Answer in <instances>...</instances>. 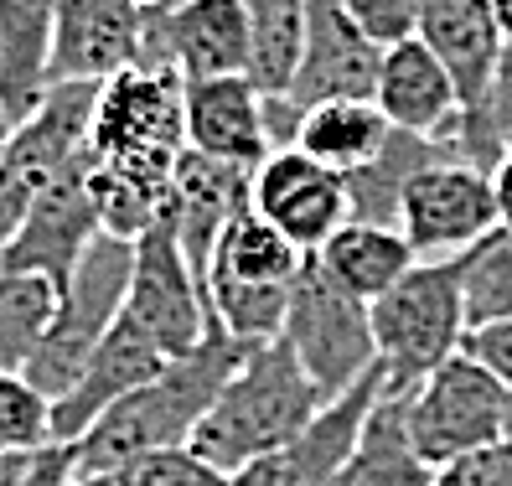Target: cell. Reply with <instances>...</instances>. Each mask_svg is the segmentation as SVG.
I'll list each match as a JSON object with an SVG mask.
<instances>
[{
	"label": "cell",
	"instance_id": "cell-1",
	"mask_svg": "<svg viewBox=\"0 0 512 486\" xmlns=\"http://www.w3.org/2000/svg\"><path fill=\"white\" fill-rule=\"evenodd\" d=\"M187 150V83L171 68H130L99 88L88 125V187L109 238L135 243L161 223L171 171Z\"/></svg>",
	"mask_w": 512,
	"mask_h": 486
},
{
	"label": "cell",
	"instance_id": "cell-2",
	"mask_svg": "<svg viewBox=\"0 0 512 486\" xmlns=\"http://www.w3.org/2000/svg\"><path fill=\"white\" fill-rule=\"evenodd\" d=\"M244 352L249 347L233 342L228 331L213 321L207 337L187 357H171L145 388L125 393L104 419L88 424V435H78L68 445L73 476L88 481V476H104L114 466H130V461H140V455L187 450L202 414L213 409V399L223 393V383L233 378L238 362H244Z\"/></svg>",
	"mask_w": 512,
	"mask_h": 486
},
{
	"label": "cell",
	"instance_id": "cell-3",
	"mask_svg": "<svg viewBox=\"0 0 512 486\" xmlns=\"http://www.w3.org/2000/svg\"><path fill=\"white\" fill-rule=\"evenodd\" d=\"M321 409H326L321 388L306 378L295 352L285 342H264V347L244 352V362H238L233 378L223 383L213 409L202 414L187 450L197 461L218 466L223 476H238L244 466H254L259 455L295 440Z\"/></svg>",
	"mask_w": 512,
	"mask_h": 486
},
{
	"label": "cell",
	"instance_id": "cell-4",
	"mask_svg": "<svg viewBox=\"0 0 512 486\" xmlns=\"http://www.w3.org/2000/svg\"><path fill=\"white\" fill-rule=\"evenodd\" d=\"M368 311L383 393L404 399L466 342V254L414 264Z\"/></svg>",
	"mask_w": 512,
	"mask_h": 486
},
{
	"label": "cell",
	"instance_id": "cell-5",
	"mask_svg": "<svg viewBox=\"0 0 512 486\" xmlns=\"http://www.w3.org/2000/svg\"><path fill=\"white\" fill-rule=\"evenodd\" d=\"M130 269H135V243H125V238L99 233V243L83 254V264H78L73 285L63 290V306H57L37 357L26 362V378H32L52 404L78 383L88 357H94L99 342L114 331L119 311H125Z\"/></svg>",
	"mask_w": 512,
	"mask_h": 486
},
{
	"label": "cell",
	"instance_id": "cell-6",
	"mask_svg": "<svg viewBox=\"0 0 512 486\" xmlns=\"http://www.w3.org/2000/svg\"><path fill=\"white\" fill-rule=\"evenodd\" d=\"M280 342L295 352L306 378L321 388V399H342L352 383H363L378 368V342H373V311L357 295H347L326 269L306 259L300 280L290 290V311Z\"/></svg>",
	"mask_w": 512,
	"mask_h": 486
},
{
	"label": "cell",
	"instance_id": "cell-7",
	"mask_svg": "<svg viewBox=\"0 0 512 486\" xmlns=\"http://www.w3.org/2000/svg\"><path fill=\"white\" fill-rule=\"evenodd\" d=\"M388 399H394V393H388ZM399 404H404L409 445L425 455V466H435V471L502 445L507 388L481 368L476 357H466V352L440 362V368L414 393H404Z\"/></svg>",
	"mask_w": 512,
	"mask_h": 486
},
{
	"label": "cell",
	"instance_id": "cell-8",
	"mask_svg": "<svg viewBox=\"0 0 512 486\" xmlns=\"http://www.w3.org/2000/svg\"><path fill=\"white\" fill-rule=\"evenodd\" d=\"M394 228L409 238L419 264L430 259H456L476 249L481 238L497 233V197H492V171H481L461 156H445L425 166L399 197Z\"/></svg>",
	"mask_w": 512,
	"mask_h": 486
},
{
	"label": "cell",
	"instance_id": "cell-9",
	"mask_svg": "<svg viewBox=\"0 0 512 486\" xmlns=\"http://www.w3.org/2000/svg\"><path fill=\"white\" fill-rule=\"evenodd\" d=\"M119 316L161 357H187L207 337V326H213L207 290L192 275L187 254L176 249L166 223L145 228L135 238V269H130V290H125V311Z\"/></svg>",
	"mask_w": 512,
	"mask_h": 486
},
{
	"label": "cell",
	"instance_id": "cell-10",
	"mask_svg": "<svg viewBox=\"0 0 512 486\" xmlns=\"http://www.w3.org/2000/svg\"><path fill=\"white\" fill-rule=\"evenodd\" d=\"M104 223H99V202L88 187V150L63 171L52 176L37 192V202L26 207V218L11 238V249L0 254V269L11 275H42L57 290H68L83 254L99 243Z\"/></svg>",
	"mask_w": 512,
	"mask_h": 486
},
{
	"label": "cell",
	"instance_id": "cell-11",
	"mask_svg": "<svg viewBox=\"0 0 512 486\" xmlns=\"http://www.w3.org/2000/svg\"><path fill=\"white\" fill-rule=\"evenodd\" d=\"M156 6L145 0H57L52 32V83H94L150 68Z\"/></svg>",
	"mask_w": 512,
	"mask_h": 486
},
{
	"label": "cell",
	"instance_id": "cell-12",
	"mask_svg": "<svg viewBox=\"0 0 512 486\" xmlns=\"http://www.w3.org/2000/svg\"><path fill=\"white\" fill-rule=\"evenodd\" d=\"M249 207L269 228H280L300 254H321L331 233H342L352 223V197L347 181L337 171H326L321 161H311L306 150H269V161L254 171L249 187Z\"/></svg>",
	"mask_w": 512,
	"mask_h": 486
},
{
	"label": "cell",
	"instance_id": "cell-13",
	"mask_svg": "<svg viewBox=\"0 0 512 486\" xmlns=\"http://www.w3.org/2000/svg\"><path fill=\"white\" fill-rule=\"evenodd\" d=\"M150 68H171L182 83L249 78L254 32L244 0H171V6H156Z\"/></svg>",
	"mask_w": 512,
	"mask_h": 486
},
{
	"label": "cell",
	"instance_id": "cell-14",
	"mask_svg": "<svg viewBox=\"0 0 512 486\" xmlns=\"http://www.w3.org/2000/svg\"><path fill=\"white\" fill-rule=\"evenodd\" d=\"M383 393V373L373 368L363 383H352L342 399H331L295 440H285L280 450L259 455L254 466H244L233 476V486H337L342 466L352 461L363 424Z\"/></svg>",
	"mask_w": 512,
	"mask_h": 486
},
{
	"label": "cell",
	"instance_id": "cell-15",
	"mask_svg": "<svg viewBox=\"0 0 512 486\" xmlns=\"http://www.w3.org/2000/svg\"><path fill=\"white\" fill-rule=\"evenodd\" d=\"M378 63H383V47H373L357 32L342 0H306V42H300L295 78L280 99L295 114H306L326 99H373Z\"/></svg>",
	"mask_w": 512,
	"mask_h": 486
},
{
	"label": "cell",
	"instance_id": "cell-16",
	"mask_svg": "<svg viewBox=\"0 0 512 486\" xmlns=\"http://www.w3.org/2000/svg\"><path fill=\"white\" fill-rule=\"evenodd\" d=\"M249 187H254V171L213 161V156H202V150H192V145L182 150V161H176V171H171V192H166L161 223L171 228L176 249L187 254L202 290H207V264H213L218 238L228 233V223L238 218V212L249 207Z\"/></svg>",
	"mask_w": 512,
	"mask_h": 486
},
{
	"label": "cell",
	"instance_id": "cell-17",
	"mask_svg": "<svg viewBox=\"0 0 512 486\" xmlns=\"http://www.w3.org/2000/svg\"><path fill=\"white\" fill-rule=\"evenodd\" d=\"M419 42L440 57V68L456 83L461 125L481 119L507 47L492 21V6L487 0H419Z\"/></svg>",
	"mask_w": 512,
	"mask_h": 486
},
{
	"label": "cell",
	"instance_id": "cell-18",
	"mask_svg": "<svg viewBox=\"0 0 512 486\" xmlns=\"http://www.w3.org/2000/svg\"><path fill=\"white\" fill-rule=\"evenodd\" d=\"M373 104L383 109L388 125L404 130V135H425V140H450V145H456L461 94H456V83H450V73L440 68V57L419 37H409V42L383 52Z\"/></svg>",
	"mask_w": 512,
	"mask_h": 486
},
{
	"label": "cell",
	"instance_id": "cell-19",
	"mask_svg": "<svg viewBox=\"0 0 512 486\" xmlns=\"http://www.w3.org/2000/svg\"><path fill=\"white\" fill-rule=\"evenodd\" d=\"M171 357H161L156 347H150L140 331L119 316L114 331L99 342V352L88 357V368L78 373V383L63 393V399L52 404V430H57V445H73L78 435H88V424L104 419L125 393L145 388L150 378H156L166 368Z\"/></svg>",
	"mask_w": 512,
	"mask_h": 486
},
{
	"label": "cell",
	"instance_id": "cell-20",
	"mask_svg": "<svg viewBox=\"0 0 512 486\" xmlns=\"http://www.w3.org/2000/svg\"><path fill=\"white\" fill-rule=\"evenodd\" d=\"M187 145L213 161L259 171L269 161V119L264 94L249 78H202L187 83Z\"/></svg>",
	"mask_w": 512,
	"mask_h": 486
},
{
	"label": "cell",
	"instance_id": "cell-21",
	"mask_svg": "<svg viewBox=\"0 0 512 486\" xmlns=\"http://www.w3.org/2000/svg\"><path fill=\"white\" fill-rule=\"evenodd\" d=\"M52 32L57 0H0V104L16 125L52 88Z\"/></svg>",
	"mask_w": 512,
	"mask_h": 486
},
{
	"label": "cell",
	"instance_id": "cell-22",
	"mask_svg": "<svg viewBox=\"0 0 512 486\" xmlns=\"http://www.w3.org/2000/svg\"><path fill=\"white\" fill-rule=\"evenodd\" d=\"M394 125L383 119V109L373 99H326L316 109H306L295 119V150H306L311 161H321L326 171L352 176L383 156Z\"/></svg>",
	"mask_w": 512,
	"mask_h": 486
},
{
	"label": "cell",
	"instance_id": "cell-23",
	"mask_svg": "<svg viewBox=\"0 0 512 486\" xmlns=\"http://www.w3.org/2000/svg\"><path fill=\"white\" fill-rule=\"evenodd\" d=\"M311 259L326 269V280H337L347 295L363 300V306L383 300L419 264V254L409 249V238L399 228L357 223V218L342 233H331V243H326L321 254H311Z\"/></svg>",
	"mask_w": 512,
	"mask_h": 486
},
{
	"label": "cell",
	"instance_id": "cell-24",
	"mask_svg": "<svg viewBox=\"0 0 512 486\" xmlns=\"http://www.w3.org/2000/svg\"><path fill=\"white\" fill-rule=\"evenodd\" d=\"M300 269H306V254L280 228H269L254 207H244L218 238L213 264H207V285L228 280V285H254V290H290L300 280Z\"/></svg>",
	"mask_w": 512,
	"mask_h": 486
},
{
	"label": "cell",
	"instance_id": "cell-25",
	"mask_svg": "<svg viewBox=\"0 0 512 486\" xmlns=\"http://www.w3.org/2000/svg\"><path fill=\"white\" fill-rule=\"evenodd\" d=\"M445 156H461V150L450 145V140H425V135L394 130V135H388V145H383V156H378L373 166L342 176V181H347V197H352V218H357V223L394 228L404 187H409V181L425 171V166H435V161H445ZM461 161H466V156H461Z\"/></svg>",
	"mask_w": 512,
	"mask_h": 486
},
{
	"label": "cell",
	"instance_id": "cell-26",
	"mask_svg": "<svg viewBox=\"0 0 512 486\" xmlns=\"http://www.w3.org/2000/svg\"><path fill=\"white\" fill-rule=\"evenodd\" d=\"M435 466H425V455L409 445L404 430V404L378 393V404L363 424V440H357L352 461L342 466L337 486H435Z\"/></svg>",
	"mask_w": 512,
	"mask_h": 486
},
{
	"label": "cell",
	"instance_id": "cell-27",
	"mask_svg": "<svg viewBox=\"0 0 512 486\" xmlns=\"http://www.w3.org/2000/svg\"><path fill=\"white\" fill-rule=\"evenodd\" d=\"M244 11H249V32H254L249 83L264 99H280L295 78L300 42H306V0H244Z\"/></svg>",
	"mask_w": 512,
	"mask_h": 486
},
{
	"label": "cell",
	"instance_id": "cell-28",
	"mask_svg": "<svg viewBox=\"0 0 512 486\" xmlns=\"http://www.w3.org/2000/svg\"><path fill=\"white\" fill-rule=\"evenodd\" d=\"M57 306H63V290L52 280L0 269V368L26 373V362L37 357Z\"/></svg>",
	"mask_w": 512,
	"mask_h": 486
},
{
	"label": "cell",
	"instance_id": "cell-29",
	"mask_svg": "<svg viewBox=\"0 0 512 486\" xmlns=\"http://www.w3.org/2000/svg\"><path fill=\"white\" fill-rule=\"evenodd\" d=\"M57 445L52 430V399L47 393L16 373V368H0V455H42Z\"/></svg>",
	"mask_w": 512,
	"mask_h": 486
},
{
	"label": "cell",
	"instance_id": "cell-30",
	"mask_svg": "<svg viewBox=\"0 0 512 486\" xmlns=\"http://www.w3.org/2000/svg\"><path fill=\"white\" fill-rule=\"evenodd\" d=\"M512 321V233H492L466 249V331Z\"/></svg>",
	"mask_w": 512,
	"mask_h": 486
},
{
	"label": "cell",
	"instance_id": "cell-31",
	"mask_svg": "<svg viewBox=\"0 0 512 486\" xmlns=\"http://www.w3.org/2000/svg\"><path fill=\"white\" fill-rule=\"evenodd\" d=\"M456 145H461V156L471 166H481V171H492L512 150V47H502L487 109H481V119H471V125L456 130Z\"/></svg>",
	"mask_w": 512,
	"mask_h": 486
},
{
	"label": "cell",
	"instance_id": "cell-32",
	"mask_svg": "<svg viewBox=\"0 0 512 486\" xmlns=\"http://www.w3.org/2000/svg\"><path fill=\"white\" fill-rule=\"evenodd\" d=\"M78 486H233V476L197 461L192 450H156V455H140V461L114 466L104 476H88Z\"/></svg>",
	"mask_w": 512,
	"mask_h": 486
},
{
	"label": "cell",
	"instance_id": "cell-33",
	"mask_svg": "<svg viewBox=\"0 0 512 486\" xmlns=\"http://www.w3.org/2000/svg\"><path fill=\"white\" fill-rule=\"evenodd\" d=\"M342 11L357 21V32L383 52L419 37V0H342Z\"/></svg>",
	"mask_w": 512,
	"mask_h": 486
},
{
	"label": "cell",
	"instance_id": "cell-34",
	"mask_svg": "<svg viewBox=\"0 0 512 486\" xmlns=\"http://www.w3.org/2000/svg\"><path fill=\"white\" fill-rule=\"evenodd\" d=\"M435 486H512V450L507 445H492L481 455H466V461L445 466L435 476Z\"/></svg>",
	"mask_w": 512,
	"mask_h": 486
},
{
	"label": "cell",
	"instance_id": "cell-35",
	"mask_svg": "<svg viewBox=\"0 0 512 486\" xmlns=\"http://www.w3.org/2000/svg\"><path fill=\"white\" fill-rule=\"evenodd\" d=\"M461 352H466V357H476L481 368H487L502 388H512V321H492V326L466 331Z\"/></svg>",
	"mask_w": 512,
	"mask_h": 486
},
{
	"label": "cell",
	"instance_id": "cell-36",
	"mask_svg": "<svg viewBox=\"0 0 512 486\" xmlns=\"http://www.w3.org/2000/svg\"><path fill=\"white\" fill-rule=\"evenodd\" d=\"M21 486H78V476H73V455H68V445H52V450H42V455H32V466H26V476H21Z\"/></svg>",
	"mask_w": 512,
	"mask_h": 486
},
{
	"label": "cell",
	"instance_id": "cell-37",
	"mask_svg": "<svg viewBox=\"0 0 512 486\" xmlns=\"http://www.w3.org/2000/svg\"><path fill=\"white\" fill-rule=\"evenodd\" d=\"M492 197H497V228L512 233V150L492 166Z\"/></svg>",
	"mask_w": 512,
	"mask_h": 486
},
{
	"label": "cell",
	"instance_id": "cell-38",
	"mask_svg": "<svg viewBox=\"0 0 512 486\" xmlns=\"http://www.w3.org/2000/svg\"><path fill=\"white\" fill-rule=\"evenodd\" d=\"M26 466H32V455H0V486H21V476H26Z\"/></svg>",
	"mask_w": 512,
	"mask_h": 486
},
{
	"label": "cell",
	"instance_id": "cell-39",
	"mask_svg": "<svg viewBox=\"0 0 512 486\" xmlns=\"http://www.w3.org/2000/svg\"><path fill=\"white\" fill-rule=\"evenodd\" d=\"M492 6V21H497V32H502V42L512 47V0H487Z\"/></svg>",
	"mask_w": 512,
	"mask_h": 486
},
{
	"label": "cell",
	"instance_id": "cell-40",
	"mask_svg": "<svg viewBox=\"0 0 512 486\" xmlns=\"http://www.w3.org/2000/svg\"><path fill=\"white\" fill-rule=\"evenodd\" d=\"M11 135H16V119L6 114V104H0V156H6V145H11Z\"/></svg>",
	"mask_w": 512,
	"mask_h": 486
},
{
	"label": "cell",
	"instance_id": "cell-41",
	"mask_svg": "<svg viewBox=\"0 0 512 486\" xmlns=\"http://www.w3.org/2000/svg\"><path fill=\"white\" fill-rule=\"evenodd\" d=\"M502 445L512 450V388H507V404H502Z\"/></svg>",
	"mask_w": 512,
	"mask_h": 486
},
{
	"label": "cell",
	"instance_id": "cell-42",
	"mask_svg": "<svg viewBox=\"0 0 512 486\" xmlns=\"http://www.w3.org/2000/svg\"><path fill=\"white\" fill-rule=\"evenodd\" d=\"M145 6H171V0H145Z\"/></svg>",
	"mask_w": 512,
	"mask_h": 486
}]
</instances>
